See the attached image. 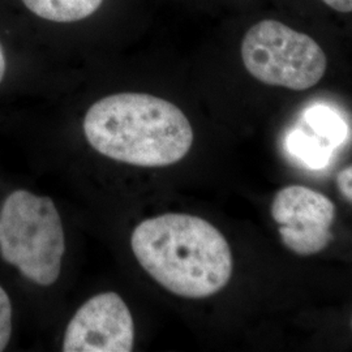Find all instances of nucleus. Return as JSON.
<instances>
[{"instance_id": "1", "label": "nucleus", "mask_w": 352, "mask_h": 352, "mask_svg": "<svg viewBox=\"0 0 352 352\" xmlns=\"http://www.w3.org/2000/svg\"><path fill=\"white\" fill-rule=\"evenodd\" d=\"M131 248L144 270L177 296L209 298L232 276L226 238L196 215L166 213L142 221L132 232Z\"/></svg>"}, {"instance_id": "2", "label": "nucleus", "mask_w": 352, "mask_h": 352, "mask_svg": "<svg viewBox=\"0 0 352 352\" xmlns=\"http://www.w3.org/2000/svg\"><path fill=\"white\" fill-rule=\"evenodd\" d=\"M87 141L102 155L139 167L180 162L193 145L186 113L161 97L124 91L94 102L84 116Z\"/></svg>"}, {"instance_id": "3", "label": "nucleus", "mask_w": 352, "mask_h": 352, "mask_svg": "<svg viewBox=\"0 0 352 352\" xmlns=\"http://www.w3.org/2000/svg\"><path fill=\"white\" fill-rule=\"evenodd\" d=\"M63 223L50 197L13 190L0 208V254L23 277L49 287L60 276Z\"/></svg>"}, {"instance_id": "4", "label": "nucleus", "mask_w": 352, "mask_h": 352, "mask_svg": "<svg viewBox=\"0 0 352 352\" xmlns=\"http://www.w3.org/2000/svg\"><path fill=\"white\" fill-rule=\"evenodd\" d=\"M240 55L247 72L269 87L302 91L327 72V55L315 39L277 20L252 25L241 39Z\"/></svg>"}, {"instance_id": "5", "label": "nucleus", "mask_w": 352, "mask_h": 352, "mask_svg": "<svg viewBox=\"0 0 352 352\" xmlns=\"http://www.w3.org/2000/svg\"><path fill=\"white\" fill-rule=\"evenodd\" d=\"M283 245L299 256H312L333 240L336 206L325 195L304 186L279 189L270 208Z\"/></svg>"}, {"instance_id": "6", "label": "nucleus", "mask_w": 352, "mask_h": 352, "mask_svg": "<svg viewBox=\"0 0 352 352\" xmlns=\"http://www.w3.org/2000/svg\"><path fill=\"white\" fill-rule=\"evenodd\" d=\"M135 324L126 302L116 292H102L84 302L68 322L64 352H129Z\"/></svg>"}, {"instance_id": "7", "label": "nucleus", "mask_w": 352, "mask_h": 352, "mask_svg": "<svg viewBox=\"0 0 352 352\" xmlns=\"http://www.w3.org/2000/svg\"><path fill=\"white\" fill-rule=\"evenodd\" d=\"M38 19L54 24H75L93 17L104 0H20Z\"/></svg>"}, {"instance_id": "8", "label": "nucleus", "mask_w": 352, "mask_h": 352, "mask_svg": "<svg viewBox=\"0 0 352 352\" xmlns=\"http://www.w3.org/2000/svg\"><path fill=\"white\" fill-rule=\"evenodd\" d=\"M291 153L302 158L311 167L321 168L329 162L333 145L318 136H312L302 131H295L289 138Z\"/></svg>"}, {"instance_id": "9", "label": "nucleus", "mask_w": 352, "mask_h": 352, "mask_svg": "<svg viewBox=\"0 0 352 352\" xmlns=\"http://www.w3.org/2000/svg\"><path fill=\"white\" fill-rule=\"evenodd\" d=\"M305 122L311 126L316 136L325 140L333 146L340 144L347 135V126L344 122L337 113L324 106H316L308 110V113H305Z\"/></svg>"}, {"instance_id": "10", "label": "nucleus", "mask_w": 352, "mask_h": 352, "mask_svg": "<svg viewBox=\"0 0 352 352\" xmlns=\"http://www.w3.org/2000/svg\"><path fill=\"white\" fill-rule=\"evenodd\" d=\"M12 337V302L0 286V352L4 351Z\"/></svg>"}, {"instance_id": "11", "label": "nucleus", "mask_w": 352, "mask_h": 352, "mask_svg": "<svg viewBox=\"0 0 352 352\" xmlns=\"http://www.w3.org/2000/svg\"><path fill=\"white\" fill-rule=\"evenodd\" d=\"M337 188L340 196L347 202L352 204V164L343 168L337 175Z\"/></svg>"}, {"instance_id": "12", "label": "nucleus", "mask_w": 352, "mask_h": 352, "mask_svg": "<svg viewBox=\"0 0 352 352\" xmlns=\"http://www.w3.org/2000/svg\"><path fill=\"white\" fill-rule=\"evenodd\" d=\"M327 7L338 12H352V0H322Z\"/></svg>"}, {"instance_id": "13", "label": "nucleus", "mask_w": 352, "mask_h": 352, "mask_svg": "<svg viewBox=\"0 0 352 352\" xmlns=\"http://www.w3.org/2000/svg\"><path fill=\"white\" fill-rule=\"evenodd\" d=\"M6 74H7V56H6L4 47L0 42V84L3 82Z\"/></svg>"}, {"instance_id": "14", "label": "nucleus", "mask_w": 352, "mask_h": 352, "mask_svg": "<svg viewBox=\"0 0 352 352\" xmlns=\"http://www.w3.org/2000/svg\"><path fill=\"white\" fill-rule=\"evenodd\" d=\"M351 325H352V321H351Z\"/></svg>"}]
</instances>
